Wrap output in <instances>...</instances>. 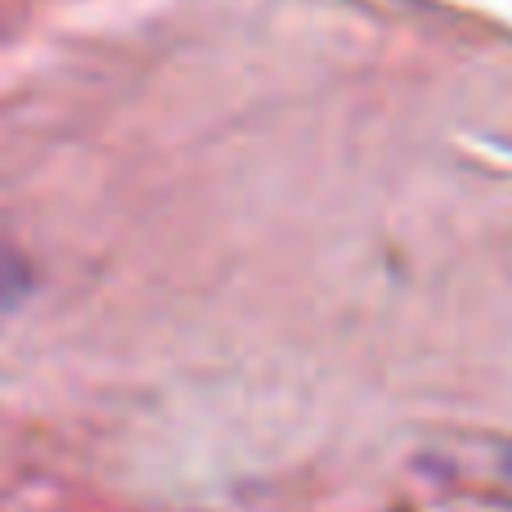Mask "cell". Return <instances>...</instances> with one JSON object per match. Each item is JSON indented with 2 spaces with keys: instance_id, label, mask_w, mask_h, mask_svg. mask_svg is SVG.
Returning a JSON list of instances; mask_svg holds the SVG:
<instances>
[{
  "instance_id": "6da1fadb",
  "label": "cell",
  "mask_w": 512,
  "mask_h": 512,
  "mask_svg": "<svg viewBox=\"0 0 512 512\" xmlns=\"http://www.w3.org/2000/svg\"><path fill=\"white\" fill-rule=\"evenodd\" d=\"M23 288H27V270H23V261H18L14 252H5V243H0V301L18 297Z\"/></svg>"
}]
</instances>
